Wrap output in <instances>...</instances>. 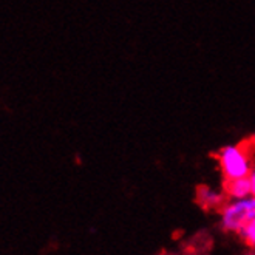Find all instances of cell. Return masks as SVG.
Instances as JSON below:
<instances>
[{"mask_svg":"<svg viewBox=\"0 0 255 255\" xmlns=\"http://www.w3.org/2000/svg\"><path fill=\"white\" fill-rule=\"evenodd\" d=\"M224 193L229 200H242L252 195L251 187V179L248 178H240L232 179V181H224Z\"/></svg>","mask_w":255,"mask_h":255,"instance_id":"277c9868","label":"cell"},{"mask_svg":"<svg viewBox=\"0 0 255 255\" xmlns=\"http://www.w3.org/2000/svg\"><path fill=\"white\" fill-rule=\"evenodd\" d=\"M255 218V197L228 200L220 209V224L224 231L238 234L245 224Z\"/></svg>","mask_w":255,"mask_h":255,"instance_id":"7a4b0ae2","label":"cell"},{"mask_svg":"<svg viewBox=\"0 0 255 255\" xmlns=\"http://www.w3.org/2000/svg\"><path fill=\"white\" fill-rule=\"evenodd\" d=\"M217 159L224 181L248 178L255 166L252 153L246 145H224L218 150Z\"/></svg>","mask_w":255,"mask_h":255,"instance_id":"6da1fadb","label":"cell"},{"mask_svg":"<svg viewBox=\"0 0 255 255\" xmlns=\"http://www.w3.org/2000/svg\"><path fill=\"white\" fill-rule=\"evenodd\" d=\"M249 179H251L252 195H254V197H255V166H254V169H252V172H251V175H249Z\"/></svg>","mask_w":255,"mask_h":255,"instance_id":"8992f818","label":"cell"},{"mask_svg":"<svg viewBox=\"0 0 255 255\" xmlns=\"http://www.w3.org/2000/svg\"><path fill=\"white\" fill-rule=\"evenodd\" d=\"M238 235L246 243V246L255 249V218L249 220L245 226L240 229Z\"/></svg>","mask_w":255,"mask_h":255,"instance_id":"5b68a950","label":"cell"},{"mask_svg":"<svg viewBox=\"0 0 255 255\" xmlns=\"http://www.w3.org/2000/svg\"><path fill=\"white\" fill-rule=\"evenodd\" d=\"M197 198L200 204L206 209H221L223 204L226 203V193L224 190L211 187V186H203L197 192Z\"/></svg>","mask_w":255,"mask_h":255,"instance_id":"3957f363","label":"cell"}]
</instances>
